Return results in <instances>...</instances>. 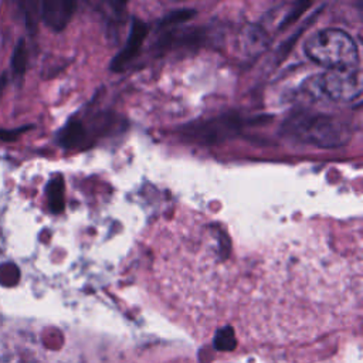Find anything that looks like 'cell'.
<instances>
[{
	"mask_svg": "<svg viewBox=\"0 0 363 363\" xmlns=\"http://www.w3.org/2000/svg\"><path fill=\"white\" fill-rule=\"evenodd\" d=\"M146 34H147L146 24L139 18H133L130 31H129V35L126 40V45L116 54V57L113 58V61L111 64L112 71L119 72V71L125 69V67L135 58V55L140 50V45L143 44V40L146 38Z\"/></svg>",
	"mask_w": 363,
	"mask_h": 363,
	"instance_id": "8992f818",
	"label": "cell"
},
{
	"mask_svg": "<svg viewBox=\"0 0 363 363\" xmlns=\"http://www.w3.org/2000/svg\"><path fill=\"white\" fill-rule=\"evenodd\" d=\"M281 132L298 142L315 146L335 149L346 145L352 136L349 123L336 115L295 111L282 123Z\"/></svg>",
	"mask_w": 363,
	"mask_h": 363,
	"instance_id": "6da1fadb",
	"label": "cell"
},
{
	"mask_svg": "<svg viewBox=\"0 0 363 363\" xmlns=\"http://www.w3.org/2000/svg\"><path fill=\"white\" fill-rule=\"evenodd\" d=\"M26 65H27V50H26V43L23 38L18 40L14 52H13V58H11V68L13 72L16 75H23L26 71Z\"/></svg>",
	"mask_w": 363,
	"mask_h": 363,
	"instance_id": "9c48e42d",
	"label": "cell"
},
{
	"mask_svg": "<svg viewBox=\"0 0 363 363\" xmlns=\"http://www.w3.org/2000/svg\"><path fill=\"white\" fill-rule=\"evenodd\" d=\"M6 84H7V77H6V74H3V75L0 77V96H1V94H3V89H4Z\"/></svg>",
	"mask_w": 363,
	"mask_h": 363,
	"instance_id": "8fae6325",
	"label": "cell"
},
{
	"mask_svg": "<svg viewBox=\"0 0 363 363\" xmlns=\"http://www.w3.org/2000/svg\"><path fill=\"white\" fill-rule=\"evenodd\" d=\"M305 54L329 71H353L359 65V50L354 40L340 28H322L305 41Z\"/></svg>",
	"mask_w": 363,
	"mask_h": 363,
	"instance_id": "7a4b0ae2",
	"label": "cell"
},
{
	"mask_svg": "<svg viewBox=\"0 0 363 363\" xmlns=\"http://www.w3.org/2000/svg\"><path fill=\"white\" fill-rule=\"evenodd\" d=\"M244 126V121L235 115H221L203 121L200 123H193L187 126L183 133L197 143L214 145L234 136Z\"/></svg>",
	"mask_w": 363,
	"mask_h": 363,
	"instance_id": "277c9868",
	"label": "cell"
},
{
	"mask_svg": "<svg viewBox=\"0 0 363 363\" xmlns=\"http://www.w3.org/2000/svg\"><path fill=\"white\" fill-rule=\"evenodd\" d=\"M60 145L64 147H78L86 140V130L82 122L69 121L58 135Z\"/></svg>",
	"mask_w": 363,
	"mask_h": 363,
	"instance_id": "52a82bcc",
	"label": "cell"
},
{
	"mask_svg": "<svg viewBox=\"0 0 363 363\" xmlns=\"http://www.w3.org/2000/svg\"><path fill=\"white\" fill-rule=\"evenodd\" d=\"M47 197L52 213H61L64 210V182L61 177H57L48 183Z\"/></svg>",
	"mask_w": 363,
	"mask_h": 363,
	"instance_id": "ba28073f",
	"label": "cell"
},
{
	"mask_svg": "<svg viewBox=\"0 0 363 363\" xmlns=\"http://www.w3.org/2000/svg\"><path fill=\"white\" fill-rule=\"evenodd\" d=\"M75 9H77V3L71 0L41 1L40 17L51 30L61 31L69 23Z\"/></svg>",
	"mask_w": 363,
	"mask_h": 363,
	"instance_id": "5b68a950",
	"label": "cell"
},
{
	"mask_svg": "<svg viewBox=\"0 0 363 363\" xmlns=\"http://www.w3.org/2000/svg\"><path fill=\"white\" fill-rule=\"evenodd\" d=\"M26 129H28V126H23V128H18V129H9V130L0 129V139H1V140H7V142L14 140V139H16L21 132H24Z\"/></svg>",
	"mask_w": 363,
	"mask_h": 363,
	"instance_id": "30bf717a",
	"label": "cell"
},
{
	"mask_svg": "<svg viewBox=\"0 0 363 363\" xmlns=\"http://www.w3.org/2000/svg\"><path fill=\"white\" fill-rule=\"evenodd\" d=\"M308 91L319 98L337 102H349L360 96L362 81L359 69L326 71L309 81Z\"/></svg>",
	"mask_w": 363,
	"mask_h": 363,
	"instance_id": "3957f363",
	"label": "cell"
}]
</instances>
